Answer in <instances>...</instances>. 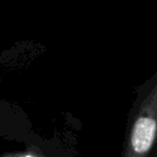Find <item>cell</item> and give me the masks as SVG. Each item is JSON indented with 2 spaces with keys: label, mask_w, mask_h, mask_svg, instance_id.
Wrapping results in <instances>:
<instances>
[{
  "label": "cell",
  "mask_w": 157,
  "mask_h": 157,
  "mask_svg": "<svg viewBox=\"0 0 157 157\" xmlns=\"http://www.w3.org/2000/svg\"><path fill=\"white\" fill-rule=\"evenodd\" d=\"M120 157H152L157 144V70L134 88Z\"/></svg>",
  "instance_id": "6da1fadb"
},
{
  "label": "cell",
  "mask_w": 157,
  "mask_h": 157,
  "mask_svg": "<svg viewBox=\"0 0 157 157\" xmlns=\"http://www.w3.org/2000/svg\"><path fill=\"white\" fill-rule=\"evenodd\" d=\"M152 157H157V144H156V147H155V151H153Z\"/></svg>",
  "instance_id": "3957f363"
},
{
  "label": "cell",
  "mask_w": 157,
  "mask_h": 157,
  "mask_svg": "<svg viewBox=\"0 0 157 157\" xmlns=\"http://www.w3.org/2000/svg\"><path fill=\"white\" fill-rule=\"evenodd\" d=\"M0 157H53L49 153H47L44 150L39 147H31L25 151H17V152H4L0 155Z\"/></svg>",
  "instance_id": "7a4b0ae2"
}]
</instances>
